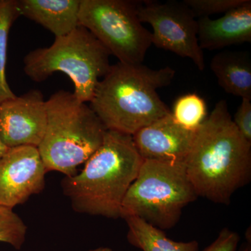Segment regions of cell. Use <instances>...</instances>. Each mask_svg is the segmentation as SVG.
<instances>
[{"label": "cell", "mask_w": 251, "mask_h": 251, "mask_svg": "<svg viewBox=\"0 0 251 251\" xmlns=\"http://www.w3.org/2000/svg\"><path fill=\"white\" fill-rule=\"evenodd\" d=\"M198 197L228 205L251 179V143L232 121L227 101L221 100L196 130L184 163Z\"/></svg>", "instance_id": "6da1fadb"}, {"label": "cell", "mask_w": 251, "mask_h": 251, "mask_svg": "<svg viewBox=\"0 0 251 251\" xmlns=\"http://www.w3.org/2000/svg\"><path fill=\"white\" fill-rule=\"evenodd\" d=\"M143 161L132 135L107 130L101 146L82 171L63 179V193L77 213L118 219Z\"/></svg>", "instance_id": "7a4b0ae2"}, {"label": "cell", "mask_w": 251, "mask_h": 251, "mask_svg": "<svg viewBox=\"0 0 251 251\" xmlns=\"http://www.w3.org/2000/svg\"><path fill=\"white\" fill-rule=\"evenodd\" d=\"M175 74L170 67L117 62L99 81L90 108L107 130L133 135L171 113L157 90L171 85Z\"/></svg>", "instance_id": "3957f363"}, {"label": "cell", "mask_w": 251, "mask_h": 251, "mask_svg": "<svg viewBox=\"0 0 251 251\" xmlns=\"http://www.w3.org/2000/svg\"><path fill=\"white\" fill-rule=\"evenodd\" d=\"M46 109L47 126L38 147L46 172L74 176L101 146L107 129L90 105L68 91L52 94Z\"/></svg>", "instance_id": "277c9868"}, {"label": "cell", "mask_w": 251, "mask_h": 251, "mask_svg": "<svg viewBox=\"0 0 251 251\" xmlns=\"http://www.w3.org/2000/svg\"><path fill=\"white\" fill-rule=\"evenodd\" d=\"M108 51L82 26L55 38L49 47L39 48L25 56L24 72L36 82H44L56 72L70 77L74 95L84 103L92 100L100 78L110 69Z\"/></svg>", "instance_id": "5b68a950"}, {"label": "cell", "mask_w": 251, "mask_h": 251, "mask_svg": "<svg viewBox=\"0 0 251 251\" xmlns=\"http://www.w3.org/2000/svg\"><path fill=\"white\" fill-rule=\"evenodd\" d=\"M197 198L184 163L144 160L122 202L120 218L135 216L161 230L171 229Z\"/></svg>", "instance_id": "8992f818"}, {"label": "cell", "mask_w": 251, "mask_h": 251, "mask_svg": "<svg viewBox=\"0 0 251 251\" xmlns=\"http://www.w3.org/2000/svg\"><path fill=\"white\" fill-rule=\"evenodd\" d=\"M138 3L130 0H80L79 24L119 62L142 64L152 45V35L140 21Z\"/></svg>", "instance_id": "52a82bcc"}, {"label": "cell", "mask_w": 251, "mask_h": 251, "mask_svg": "<svg viewBox=\"0 0 251 251\" xmlns=\"http://www.w3.org/2000/svg\"><path fill=\"white\" fill-rule=\"evenodd\" d=\"M138 15L142 23L152 27V44L191 59L198 70L205 69L204 52L198 39V22L184 1H139Z\"/></svg>", "instance_id": "ba28073f"}, {"label": "cell", "mask_w": 251, "mask_h": 251, "mask_svg": "<svg viewBox=\"0 0 251 251\" xmlns=\"http://www.w3.org/2000/svg\"><path fill=\"white\" fill-rule=\"evenodd\" d=\"M46 173L37 148H9L0 158V205L14 209L42 192Z\"/></svg>", "instance_id": "9c48e42d"}, {"label": "cell", "mask_w": 251, "mask_h": 251, "mask_svg": "<svg viewBox=\"0 0 251 251\" xmlns=\"http://www.w3.org/2000/svg\"><path fill=\"white\" fill-rule=\"evenodd\" d=\"M47 122L46 101L41 91L29 90L0 104V139L8 148H38Z\"/></svg>", "instance_id": "30bf717a"}, {"label": "cell", "mask_w": 251, "mask_h": 251, "mask_svg": "<svg viewBox=\"0 0 251 251\" xmlns=\"http://www.w3.org/2000/svg\"><path fill=\"white\" fill-rule=\"evenodd\" d=\"M196 130L180 126L171 112L138 130L132 137L143 160L184 163L192 147Z\"/></svg>", "instance_id": "8fae6325"}, {"label": "cell", "mask_w": 251, "mask_h": 251, "mask_svg": "<svg viewBox=\"0 0 251 251\" xmlns=\"http://www.w3.org/2000/svg\"><path fill=\"white\" fill-rule=\"evenodd\" d=\"M201 49L214 50L251 42V1L225 13L217 19L197 20Z\"/></svg>", "instance_id": "7c38bea8"}, {"label": "cell", "mask_w": 251, "mask_h": 251, "mask_svg": "<svg viewBox=\"0 0 251 251\" xmlns=\"http://www.w3.org/2000/svg\"><path fill=\"white\" fill-rule=\"evenodd\" d=\"M80 0H18L21 16L34 21L55 38L70 34L79 24Z\"/></svg>", "instance_id": "4fadbf2b"}, {"label": "cell", "mask_w": 251, "mask_h": 251, "mask_svg": "<svg viewBox=\"0 0 251 251\" xmlns=\"http://www.w3.org/2000/svg\"><path fill=\"white\" fill-rule=\"evenodd\" d=\"M210 68L226 93L251 100V57L248 52L225 50L216 54Z\"/></svg>", "instance_id": "5bb4252c"}, {"label": "cell", "mask_w": 251, "mask_h": 251, "mask_svg": "<svg viewBox=\"0 0 251 251\" xmlns=\"http://www.w3.org/2000/svg\"><path fill=\"white\" fill-rule=\"evenodd\" d=\"M128 226L127 239L130 245L143 251H198L197 241L175 242L169 239L161 229L135 216L125 219Z\"/></svg>", "instance_id": "9a60e30c"}, {"label": "cell", "mask_w": 251, "mask_h": 251, "mask_svg": "<svg viewBox=\"0 0 251 251\" xmlns=\"http://www.w3.org/2000/svg\"><path fill=\"white\" fill-rule=\"evenodd\" d=\"M20 16L18 0H0V104L16 97L6 80V67L10 29Z\"/></svg>", "instance_id": "2e32d148"}, {"label": "cell", "mask_w": 251, "mask_h": 251, "mask_svg": "<svg viewBox=\"0 0 251 251\" xmlns=\"http://www.w3.org/2000/svg\"><path fill=\"white\" fill-rule=\"evenodd\" d=\"M171 114L180 126L196 130L207 117V108L202 97L194 93L187 94L176 99Z\"/></svg>", "instance_id": "e0dca14e"}, {"label": "cell", "mask_w": 251, "mask_h": 251, "mask_svg": "<svg viewBox=\"0 0 251 251\" xmlns=\"http://www.w3.org/2000/svg\"><path fill=\"white\" fill-rule=\"evenodd\" d=\"M27 227L13 209L0 205V242L20 250L25 242Z\"/></svg>", "instance_id": "ac0fdd59"}, {"label": "cell", "mask_w": 251, "mask_h": 251, "mask_svg": "<svg viewBox=\"0 0 251 251\" xmlns=\"http://www.w3.org/2000/svg\"><path fill=\"white\" fill-rule=\"evenodd\" d=\"M196 18H209L242 6L248 0H184Z\"/></svg>", "instance_id": "d6986e66"}, {"label": "cell", "mask_w": 251, "mask_h": 251, "mask_svg": "<svg viewBox=\"0 0 251 251\" xmlns=\"http://www.w3.org/2000/svg\"><path fill=\"white\" fill-rule=\"evenodd\" d=\"M242 99V103L234 114L232 121L241 134L251 143V100Z\"/></svg>", "instance_id": "ffe728a7"}, {"label": "cell", "mask_w": 251, "mask_h": 251, "mask_svg": "<svg viewBox=\"0 0 251 251\" xmlns=\"http://www.w3.org/2000/svg\"><path fill=\"white\" fill-rule=\"evenodd\" d=\"M239 241L240 237L237 232L225 227L216 240L202 251H237Z\"/></svg>", "instance_id": "44dd1931"}, {"label": "cell", "mask_w": 251, "mask_h": 251, "mask_svg": "<svg viewBox=\"0 0 251 251\" xmlns=\"http://www.w3.org/2000/svg\"><path fill=\"white\" fill-rule=\"evenodd\" d=\"M9 148H8L6 145H4V143L1 142V139H0V158L1 156H4L5 153L8 151Z\"/></svg>", "instance_id": "7402d4cb"}, {"label": "cell", "mask_w": 251, "mask_h": 251, "mask_svg": "<svg viewBox=\"0 0 251 251\" xmlns=\"http://www.w3.org/2000/svg\"><path fill=\"white\" fill-rule=\"evenodd\" d=\"M89 251H112L111 249L108 247H100L98 249H94V250H90Z\"/></svg>", "instance_id": "603a6c76"}, {"label": "cell", "mask_w": 251, "mask_h": 251, "mask_svg": "<svg viewBox=\"0 0 251 251\" xmlns=\"http://www.w3.org/2000/svg\"><path fill=\"white\" fill-rule=\"evenodd\" d=\"M241 251H251V244H249V243H248L247 245L244 246V247L241 249Z\"/></svg>", "instance_id": "cb8c5ba5"}]
</instances>
